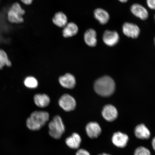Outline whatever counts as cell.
I'll list each match as a JSON object with an SVG mask.
<instances>
[{"label":"cell","instance_id":"1","mask_svg":"<svg viewBox=\"0 0 155 155\" xmlns=\"http://www.w3.org/2000/svg\"><path fill=\"white\" fill-rule=\"evenodd\" d=\"M49 119L47 112L37 111L33 112L26 121V125L29 129L37 131L40 129Z\"/></svg>","mask_w":155,"mask_h":155},{"label":"cell","instance_id":"2","mask_svg":"<svg viewBox=\"0 0 155 155\" xmlns=\"http://www.w3.org/2000/svg\"><path fill=\"white\" fill-rule=\"evenodd\" d=\"M115 84L113 79L108 76H104L98 79L94 83L95 92L103 97L111 96L115 90Z\"/></svg>","mask_w":155,"mask_h":155},{"label":"cell","instance_id":"3","mask_svg":"<svg viewBox=\"0 0 155 155\" xmlns=\"http://www.w3.org/2000/svg\"><path fill=\"white\" fill-rule=\"evenodd\" d=\"M26 11L20 4L13 3L7 11L8 20L12 24H20L24 22V15Z\"/></svg>","mask_w":155,"mask_h":155},{"label":"cell","instance_id":"4","mask_svg":"<svg viewBox=\"0 0 155 155\" xmlns=\"http://www.w3.org/2000/svg\"><path fill=\"white\" fill-rule=\"evenodd\" d=\"M49 134L53 138H61L65 131V126L61 118L59 115L54 116L48 125Z\"/></svg>","mask_w":155,"mask_h":155},{"label":"cell","instance_id":"5","mask_svg":"<svg viewBox=\"0 0 155 155\" xmlns=\"http://www.w3.org/2000/svg\"><path fill=\"white\" fill-rule=\"evenodd\" d=\"M58 104L62 109L67 112L73 111L76 106V102L75 98L68 94L63 95L59 98Z\"/></svg>","mask_w":155,"mask_h":155},{"label":"cell","instance_id":"6","mask_svg":"<svg viewBox=\"0 0 155 155\" xmlns=\"http://www.w3.org/2000/svg\"><path fill=\"white\" fill-rule=\"evenodd\" d=\"M122 31L126 36L134 39L138 38L140 33V28L138 26L130 22L124 24Z\"/></svg>","mask_w":155,"mask_h":155},{"label":"cell","instance_id":"7","mask_svg":"<svg viewBox=\"0 0 155 155\" xmlns=\"http://www.w3.org/2000/svg\"><path fill=\"white\" fill-rule=\"evenodd\" d=\"M103 41L106 45L114 46L117 44L120 39L119 34L116 31L107 30L103 35Z\"/></svg>","mask_w":155,"mask_h":155},{"label":"cell","instance_id":"8","mask_svg":"<svg viewBox=\"0 0 155 155\" xmlns=\"http://www.w3.org/2000/svg\"><path fill=\"white\" fill-rule=\"evenodd\" d=\"M59 82L63 88L68 89H72L74 88L76 83L74 76L69 73H66L60 77Z\"/></svg>","mask_w":155,"mask_h":155},{"label":"cell","instance_id":"9","mask_svg":"<svg viewBox=\"0 0 155 155\" xmlns=\"http://www.w3.org/2000/svg\"><path fill=\"white\" fill-rule=\"evenodd\" d=\"M130 11L134 15L141 20H145L148 18V10L142 5L139 4L135 3L132 5Z\"/></svg>","mask_w":155,"mask_h":155},{"label":"cell","instance_id":"10","mask_svg":"<svg viewBox=\"0 0 155 155\" xmlns=\"http://www.w3.org/2000/svg\"><path fill=\"white\" fill-rule=\"evenodd\" d=\"M113 144L118 148H124L129 141V137L127 134L121 132L114 133L112 138Z\"/></svg>","mask_w":155,"mask_h":155},{"label":"cell","instance_id":"11","mask_svg":"<svg viewBox=\"0 0 155 155\" xmlns=\"http://www.w3.org/2000/svg\"><path fill=\"white\" fill-rule=\"evenodd\" d=\"M102 114L104 119L109 122L115 120L117 119L118 115L117 109L111 104H108L104 106Z\"/></svg>","mask_w":155,"mask_h":155},{"label":"cell","instance_id":"12","mask_svg":"<svg viewBox=\"0 0 155 155\" xmlns=\"http://www.w3.org/2000/svg\"><path fill=\"white\" fill-rule=\"evenodd\" d=\"M86 129L87 135L91 139L97 138L102 132L101 127L95 122H90L87 124Z\"/></svg>","mask_w":155,"mask_h":155},{"label":"cell","instance_id":"13","mask_svg":"<svg viewBox=\"0 0 155 155\" xmlns=\"http://www.w3.org/2000/svg\"><path fill=\"white\" fill-rule=\"evenodd\" d=\"M97 32L94 29H88L84 34V39L85 43L90 47H95L97 42Z\"/></svg>","mask_w":155,"mask_h":155},{"label":"cell","instance_id":"14","mask_svg":"<svg viewBox=\"0 0 155 155\" xmlns=\"http://www.w3.org/2000/svg\"><path fill=\"white\" fill-rule=\"evenodd\" d=\"M63 28L62 35L65 38L72 37L76 35L79 31L78 26L73 22L68 23Z\"/></svg>","mask_w":155,"mask_h":155},{"label":"cell","instance_id":"15","mask_svg":"<svg viewBox=\"0 0 155 155\" xmlns=\"http://www.w3.org/2000/svg\"><path fill=\"white\" fill-rule=\"evenodd\" d=\"M94 15L95 18L102 25L107 24L110 19L109 13L105 10L101 8H98L95 10Z\"/></svg>","mask_w":155,"mask_h":155},{"label":"cell","instance_id":"16","mask_svg":"<svg viewBox=\"0 0 155 155\" xmlns=\"http://www.w3.org/2000/svg\"><path fill=\"white\" fill-rule=\"evenodd\" d=\"M52 21L55 26L59 28H63L68 23V17L62 12H58L54 15Z\"/></svg>","mask_w":155,"mask_h":155},{"label":"cell","instance_id":"17","mask_svg":"<svg viewBox=\"0 0 155 155\" xmlns=\"http://www.w3.org/2000/svg\"><path fill=\"white\" fill-rule=\"evenodd\" d=\"M134 132L136 137L142 140L148 139L150 136V131L144 124L137 125L135 129Z\"/></svg>","mask_w":155,"mask_h":155},{"label":"cell","instance_id":"18","mask_svg":"<svg viewBox=\"0 0 155 155\" xmlns=\"http://www.w3.org/2000/svg\"><path fill=\"white\" fill-rule=\"evenodd\" d=\"M34 100L36 105L40 108H44L48 106L50 102L49 96L46 94H37L34 96Z\"/></svg>","mask_w":155,"mask_h":155},{"label":"cell","instance_id":"19","mask_svg":"<svg viewBox=\"0 0 155 155\" xmlns=\"http://www.w3.org/2000/svg\"><path fill=\"white\" fill-rule=\"evenodd\" d=\"M82 139L78 134L74 133L71 136L67 137L65 142L68 147L71 149H78L80 147Z\"/></svg>","mask_w":155,"mask_h":155},{"label":"cell","instance_id":"20","mask_svg":"<svg viewBox=\"0 0 155 155\" xmlns=\"http://www.w3.org/2000/svg\"><path fill=\"white\" fill-rule=\"evenodd\" d=\"M12 63L8 56L4 50L0 49V69H2L5 66L10 67Z\"/></svg>","mask_w":155,"mask_h":155},{"label":"cell","instance_id":"21","mask_svg":"<svg viewBox=\"0 0 155 155\" xmlns=\"http://www.w3.org/2000/svg\"><path fill=\"white\" fill-rule=\"evenodd\" d=\"M24 84L25 87L29 89H35L37 88L38 83L37 79L33 76L27 77L24 80Z\"/></svg>","mask_w":155,"mask_h":155},{"label":"cell","instance_id":"22","mask_svg":"<svg viewBox=\"0 0 155 155\" xmlns=\"http://www.w3.org/2000/svg\"><path fill=\"white\" fill-rule=\"evenodd\" d=\"M134 155H151L150 151L144 147H139L136 149Z\"/></svg>","mask_w":155,"mask_h":155},{"label":"cell","instance_id":"23","mask_svg":"<svg viewBox=\"0 0 155 155\" xmlns=\"http://www.w3.org/2000/svg\"><path fill=\"white\" fill-rule=\"evenodd\" d=\"M147 4L149 8L151 9H155V0H147Z\"/></svg>","mask_w":155,"mask_h":155},{"label":"cell","instance_id":"24","mask_svg":"<svg viewBox=\"0 0 155 155\" xmlns=\"http://www.w3.org/2000/svg\"><path fill=\"white\" fill-rule=\"evenodd\" d=\"M75 155H91L90 153L84 149H81L78 150Z\"/></svg>","mask_w":155,"mask_h":155},{"label":"cell","instance_id":"25","mask_svg":"<svg viewBox=\"0 0 155 155\" xmlns=\"http://www.w3.org/2000/svg\"><path fill=\"white\" fill-rule=\"evenodd\" d=\"M23 3L26 5H31L34 0H20Z\"/></svg>","mask_w":155,"mask_h":155},{"label":"cell","instance_id":"26","mask_svg":"<svg viewBox=\"0 0 155 155\" xmlns=\"http://www.w3.org/2000/svg\"><path fill=\"white\" fill-rule=\"evenodd\" d=\"M152 145L153 149H154V150H155V137H154L152 141Z\"/></svg>","mask_w":155,"mask_h":155},{"label":"cell","instance_id":"27","mask_svg":"<svg viewBox=\"0 0 155 155\" xmlns=\"http://www.w3.org/2000/svg\"><path fill=\"white\" fill-rule=\"evenodd\" d=\"M119 1L122 3H125L129 1V0H119Z\"/></svg>","mask_w":155,"mask_h":155},{"label":"cell","instance_id":"28","mask_svg":"<svg viewBox=\"0 0 155 155\" xmlns=\"http://www.w3.org/2000/svg\"><path fill=\"white\" fill-rule=\"evenodd\" d=\"M99 155H110L107 154L105 153H104L101 154H100Z\"/></svg>","mask_w":155,"mask_h":155},{"label":"cell","instance_id":"29","mask_svg":"<svg viewBox=\"0 0 155 155\" xmlns=\"http://www.w3.org/2000/svg\"><path fill=\"white\" fill-rule=\"evenodd\" d=\"M0 2H1V0H0Z\"/></svg>","mask_w":155,"mask_h":155}]
</instances>
